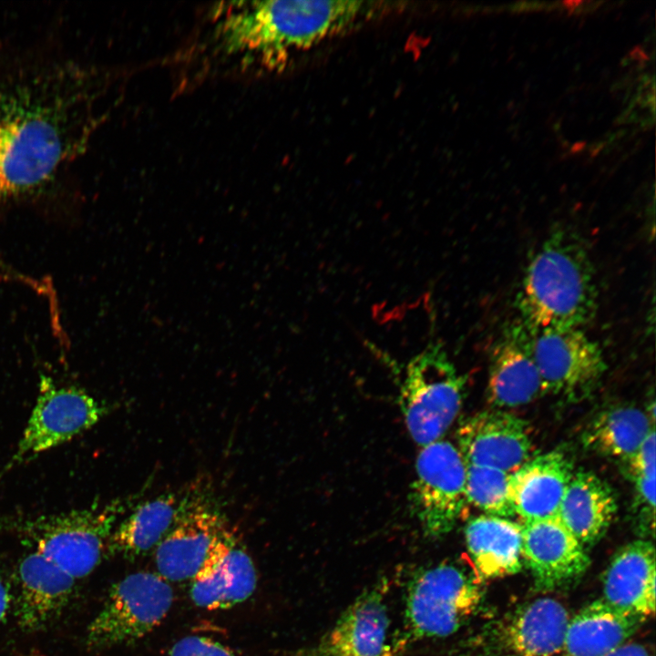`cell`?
Instances as JSON below:
<instances>
[{
    "mask_svg": "<svg viewBox=\"0 0 656 656\" xmlns=\"http://www.w3.org/2000/svg\"><path fill=\"white\" fill-rule=\"evenodd\" d=\"M102 77L78 62L0 60V198L50 181L84 150L104 109Z\"/></svg>",
    "mask_w": 656,
    "mask_h": 656,
    "instance_id": "cell-1",
    "label": "cell"
},
{
    "mask_svg": "<svg viewBox=\"0 0 656 656\" xmlns=\"http://www.w3.org/2000/svg\"><path fill=\"white\" fill-rule=\"evenodd\" d=\"M379 5L357 0L223 3L212 18L210 41L219 56L277 68L292 53L377 15Z\"/></svg>",
    "mask_w": 656,
    "mask_h": 656,
    "instance_id": "cell-2",
    "label": "cell"
},
{
    "mask_svg": "<svg viewBox=\"0 0 656 656\" xmlns=\"http://www.w3.org/2000/svg\"><path fill=\"white\" fill-rule=\"evenodd\" d=\"M598 291L583 241L553 231L529 260L516 297L518 322L528 331L581 328L595 315Z\"/></svg>",
    "mask_w": 656,
    "mask_h": 656,
    "instance_id": "cell-3",
    "label": "cell"
},
{
    "mask_svg": "<svg viewBox=\"0 0 656 656\" xmlns=\"http://www.w3.org/2000/svg\"><path fill=\"white\" fill-rule=\"evenodd\" d=\"M126 503L116 499L48 515H7L0 529L15 533L77 581L89 575L107 553Z\"/></svg>",
    "mask_w": 656,
    "mask_h": 656,
    "instance_id": "cell-4",
    "label": "cell"
},
{
    "mask_svg": "<svg viewBox=\"0 0 656 656\" xmlns=\"http://www.w3.org/2000/svg\"><path fill=\"white\" fill-rule=\"evenodd\" d=\"M466 377L459 374L437 343L430 344L406 366L398 403L412 439L424 446L441 439L456 420Z\"/></svg>",
    "mask_w": 656,
    "mask_h": 656,
    "instance_id": "cell-5",
    "label": "cell"
},
{
    "mask_svg": "<svg viewBox=\"0 0 656 656\" xmlns=\"http://www.w3.org/2000/svg\"><path fill=\"white\" fill-rule=\"evenodd\" d=\"M482 598L479 580L453 564L418 569L406 590L404 637L398 645L455 633L477 610Z\"/></svg>",
    "mask_w": 656,
    "mask_h": 656,
    "instance_id": "cell-6",
    "label": "cell"
},
{
    "mask_svg": "<svg viewBox=\"0 0 656 656\" xmlns=\"http://www.w3.org/2000/svg\"><path fill=\"white\" fill-rule=\"evenodd\" d=\"M174 594L157 572L139 571L115 584L87 628L92 648L133 643L157 628L169 613Z\"/></svg>",
    "mask_w": 656,
    "mask_h": 656,
    "instance_id": "cell-7",
    "label": "cell"
},
{
    "mask_svg": "<svg viewBox=\"0 0 656 656\" xmlns=\"http://www.w3.org/2000/svg\"><path fill=\"white\" fill-rule=\"evenodd\" d=\"M408 498L427 538H442L455 528L468 503L466 465L454 444L439 439L421 446Z\"/></svg>",
    "mask_w": 656,
    "mask_h": 656,
    "instance_id": "cell-8",
    "label": "cell"
},
{
    "mask_svg": "<svg viewBox=\"0 0 656 656\" xmlns=\"http://www.w3.org/2000/svg\"><path fill=\"white\" fill-rule=\"evenodd\" d=\"M108 412V405L85 390L58 386L42 376L36 405L15 453L0 471V480L20 464L90 429Z\"/></svg>",
    "mask_w": 656,
    "mask_h": 656,
    "instance_id": "cell-9",
    "label": "cell"
},
{
    "mask_svg": "<svg viewBox=\"0 0 656 656\" xmlns=\"http://www.w3.org/2000/svg\"><path fill=\"white\" fill-rule=\"evenodd\" d=\"M527 331L545 394L578 402L594 392L607 369L597 342L581 328Z\"/></svg>",
    "mask_w": 656,
    "mask_h": 656,
    "instance_id": "cell-10",
    "label": "cell"
},
{
    "mask_svg": "<svg viewBox=\"0 0 656 656\" xmlns=\"http://www.w3.org/2000/svg\"><path fill=\"white\" fill-rule=\"evenodd\" d=\"M569 613L540 598L487 623L472 641L477 656H559Z\"/></svg>",
    "mask_w": 656,
    "mask_h": 656,
    "instance_id": "cell-11",
    "label": "cell"
},
{
    "mask_svg": "<svg viewBox=\"0 0 656 656\" xmlns=\"http://www.w3.org/2000/svg\"><path fill=\"white\" fill-rule=\"evenodd\" d=\"M235 540L218 512L196 505L155 548L157 573L169 582L192 580Z\"/></svg>",
    "mask_w": 656,
    "mask_h": 656,
    "instance_id": "cell-12",
    "label": "cell"
},
{
    "mask_svg": "<svg viewBox=\"0 0 656 656\" xmlns=\"http://www.w3.org/2000/svg\"><path fill=\"white\" fill-rule=\"evenodd\" d=\"M384 585L379 583L359 595L301 656H395L400 648L389 636Z\"/></svg>",
    "mask_w": 656,
    "mask_h": 656,
    "instance_id": "cell-13",
    "label": "cell"
},
{
    "mask_svg": "<svg viewBox=\"0 0 656 656\" xmlns=\"http://www.w3.org/2000/svg\"><path fill=\"white\" fill-rule=\"evenodd\" d=\"M456 446L466 465L513 473L532 457L534 445L527 422L501 409L478 412L456 431Z\"/></svg>",
    "mask_w": 656,
    "mask_h": 656,
    "instance_id": "cell-14",
    "label": "cell"
},
{
    "mask_svg": "<svg viewBox=\"0 0 656 656\" xmlns=\"http://www.w3.org/2000/svg\"><path fill=\"white\" fill-rule=\"evenodd\" d=\"M521 528L523 561L532 574L536 589L567 587L588 569L590 559L586 548L558 515L524 520Z\"/></svg>",
    "mask_w": 656,
    "mask_h": 656,
    "instance_id": "cell-15",
    "label": "cell"
},
{
    "mask_svg": "<svg viewBox=\"0 0 656 656\" xmlns=\"http://www.w3.org/2000/svg\"><path fill=\"white\" fill-rule=\"evenodd\" d=\"M545 394L532 358L527 329L510 324L493 346L489 357L487 397L495 409L528 405Z\"/></svg>",
    "mask_w": 656,
    "mask_h": 656,
    "instance_id": "cell-16",
    "label": "cell"
},
{
    "mask_svg": "<svg viewBox=\"0 0 656 656\" xmlns=\"http://www.w3.org/2000/svg\"><path fill=\"white\" fill-rule=\"evenodd\" d=\"M655 548L638 539L620 548L603 576L602 597L613 608L643 621L655 611Z\"/></svg>",
    "mask_w": 656,
    "mask_h": 656,
    "instance_id": "cell-17",
    "label": "cell"
},
{
    "mask_svg": "<svg viewBox=\"0 0 656 656\" xmlns=\"http://www.w3.org/2000/svg\"><path fill=\"white\" fill-rule=\"evenodd\" d=\"M574 471L571 457L561 449L532 456L510 474L515 515L523 521L557 515Z\"/></svg>",
    "mask_w": 656,
    "mask_h": 656,
    "instance_id": "cell-18",
    "label": "cell"
},
{
    "mask_svg": "<svg viewBox=\"0 0 656 656\" xmlns=\"http://www.w3.org/2000/svg\"><path fill=\"white\" fill-rule=\"evenodd\" d=\"M15 614L26 630L48 623L67 603L77 580L31 549L16 569Z\"/></svg>",
    "mask_w": 656,
    "mask_h": 656,
    "instance_id": "cell-19",
    "label": "cell"
},
{
    "mask_svg": "<svg viewBox=\"0 0 656 656\" xmlns=\"http://www.w3.org/2000/svg\"><path fill=\"white\" fill-rule=\"evenodd\" d=\"M617 510L611 487L595 473L579 470L571 477L557 515L586 548L603 538Z\"/></svg>",
    "mask_w": 656,
    "mask_h": 656,
    "instance_id": "cell-20",
    "label": "cell"
},
{
    "mask_svg": "<svg viewBox=\"0 0 656 656\" xmlns=\"http://www.w3.org/2000/svg\"><path fill=\"white\" fill-rule=\"evenodd\" d=\"M464 532L479 581L514 575L521 570L524 564L521 524L510 518L482 514L469 519Z\"/></svg>",
    "mask_w": 656,
    "mask_h": 656,
    "instance_id": "cell-21",
    "label": "cell"
},
{
    "mask_svg": "<svg viewBox=\"0 0 656 656\" xmlns=\"http://www.w3.org/2000/svg\"><path fill=\"white\" fill-rule=\"evenodd\" d=\"M197 502L173 493L154 497L137 507L115 527L107 553L137 559L155 549Z\"/></svg>",
    "mask_w": 656,
    "mask_h": 656,
    "instance_id": "cell-22",
    "label": "cell"
},
{
    "mask_svg": "<svg viewBox=\"0 0 656 656\" xmlns=\"http://www.w3.org/2000/svg\"><path fill=\"white\" fill-rule=\"evenodd\" d=\"M642 623L601 598L593 600L569 618L559 656H606L627 643Z\"/></svg>",
    "mask_w": 656,
    "mask_h": 656,
    "instance_id": "cell-23",
    "label": "cell"
},
{
    "mask_svg": "<svg viewBox=\"0 0 656 656\" xmlns=\"http://www.w3.org/2000/svg\"><path fill=\"white\" fill-rule=\"evenodd\" d=\"M256 585L257 572L253 561L235 540L191 580L190 597L194 604L202 609L224 610L249 599Z\"/></svg>",
    "mask_w": 656,
    "mask_h": 656,
    "instance_id": "cell-24",
    "label": "cell"
},
{
    "mask_svg": "<svg viewBox=\"0 0 656 656\" xmlns=\"http://www.w3.org/2000/svg\"><path fill=\"white\" fill-rule=\"evenodd\" d=\"M653 429L654 422L647 412L619 405L600 411L585 427L581 441L589 451L623 461Z\"/></svg>",
    "mask_w": 656,
    "mask_h": 656,
    "instance_id": "cell-25",
    "label": "cell"
},
{
    "mask_svg": "<svg viewBox=\"0 0 656 656\" xmlns=\"http://www.w3.org/2000/svg\"><path fill=\"white\" fill-rule=\"evenodd\" d=\"M510 473L488 466L466 465L467 503L485 515L516 516L509 493Z\"/></svg>",
    "mask_w": 656,
    "mask_h": 656,
    "instance_id": "cell-26",
    "label": "cell"
},
{
    "mask_svg": "<svg viewBox=\"0 0 656 656\" xmlns=\"http://www.w3.org/2000/svg\"><path fill=\"white\" fill-rule=\"evenodd\" d=\"M634 483L632 516L636 528L644 537L654 535L655 528V476L637 477Z\"/></svg>",
    "mask_w": 656,
    "mask_h": 656,
    "instance_id": "cell-27",
    "label": "cell"
},
{
    "mask_svg": "<svg viewBox=\"0 0 656 656\" xmlns=\"http://www.w3.org/2000/svg\"><path fill=\"white\" fill-rule=\"evenodd\" d=\"M168 656H240L234 651L212 638L190 635L179 640Z\"/></svg>",
    "mask_w": 656,
    "mask_h": 656,
    "instance_id": "cell-28",
    "label": "cell"
},
{
    "mask_svg": "<svg viewBox=\"0 0 656 656\" xmlns=\"http://www.w3.org/2000/svg\"><path fill=\"white\" fill-rule=\"evenodd\" d=\"M655 429H653L641 446L622 461L625 466L624 473L630 480L637 477L655 476Z\"/></svg>",
    "mask_w": 656,
    "mask_h": 656,
    "instance_id": "cell-29",
    "label": "cell"
},
{
    "mask_svg": "<svg viewBox=\"0 0 656 656\" xmlns=\"http://www.w3.org/2000/svg\"><path fill=\"white\" fill-rule=\"evenodd\" d=\"M12 594L10 585L0 569V622L10 608Z\"/></svg>",
    "mask_w": 656,
    "mask_h": 656,
    "instance_id": "cell-30",
    "label": "cell"
},
{
    "mask_svg": "<svg viewBox=\"0 0 656 656\" xmlns=\"http://www.w3.org/2000/svg\"><path fill=\"white\" fill-rule=\"evenodd\" d=\"M606 656H650V653L641 644L625 643Z\"/></svg>",
    "mask_w": 656,
    "mask_h": 656,
    "instance_id": "cell-31",
    "label": "cell"
}]
</instances>
